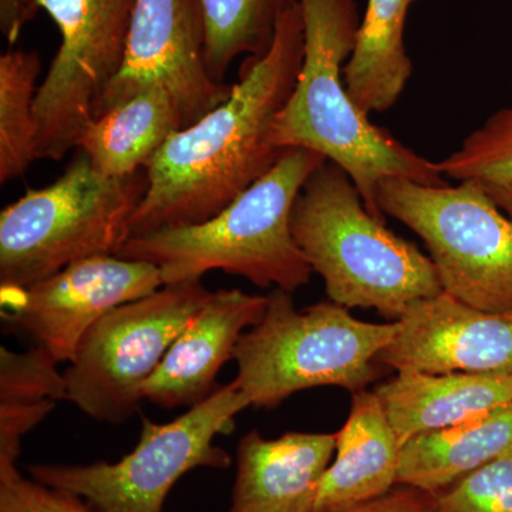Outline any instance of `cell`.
<instances>
[{
	"label": "cell",
	"instance_id": "cell-15",
	"mask_svg": "<svg viewBox=\"0 0 512 512\" xmlns=\"http://www.w3.org/2000/svg\"><path fill=\"white\" fill-rule=\"evenodd\" d=\"M336 433L289 431L242 436L228 512H313L320 481L335 456Z\"/></svg>",
	"mask_w": 512,
	"mask_h": 512
},
{
	"label": "cell",
	"instance_id": "cell-3",
	"mask_svg": "<svg viewBox=\"0 0 512 512\" xmlns=\"http://www.w3.org/2000/svg\"><path fill=\"white\" fill-rule=\"evenodd\" d=\"M325 161L308 148H286L264 177L211 220L128 238L116 255L156 265L164 285L222 271L259 288L298 291L313 271L293 239L291 212L306 180Z\"/></svg>",
	"mask_w": 512,
	"mask_h": 512
},
{
	"label": "cell",
	"instance_id": "cell-21",
	"mask_svg": "<svg viewBox=\"0 0 512 512\" xmlns=\"http://www.w3.org/2000/svg\"><path fill=\"white\" fill-rule=\"evenodd\" d=\"M298 0H202L211 76L225 83L239 56L262 57L274 43L282 16Z\"/></svg>",
	"mask_w": 512,
	"mask_h": 512
},
{
	"label": "cell",
	"instance_id": "cell-26",
	"mask_svg": "<svg viewBox=\"0 0 512 512\" xmlns=\"http://www.w3.org/2000/svg\"><path fill=\"white\" fill-rule=\"evenodd\" d=\"M55 404L47 400L28 406H0V466H16L23 437L55 409Z\"/></svg>",
	"mask_w": 512,
	"mask_h": 512
},
{
	"label": "cell",
	"instance_id": "cell-8",
	"mask_svg": "<svg viewBox=\"0 0 512 512\" xmlns=\"http://www.w3.org/2000/svg\"><path fill=\"white\" fill-rule=\"evenodd\" d=\"M377 204L423 239L444 292L483 311H512V221L483 184L389 178Z\"/></svg>",
	"mask_w": 512,
	"mask_h": 512
},
{
	"label": "cell",
	"instance_id": "cell-27",
	"mask_svg": "<svg viewBox=\"0 0 512 512\" xmlns=\"http://www.w3.org/2000/svg\"><path fill=\"white\" fill-rule=\"evenodd\" d=\"M436 494L409 485H396L389 493L366 503L328 512H434Z\"/></svg>",
	"mask_w": 512,
	"mask_h": 512
},
{
	"label": "cell",
	"instance_id": "cell-4",
	"mask_svg": "<svg viewBox=\"0 0 512 512\" xmlns=\"http://www.w3.org/2000/svg\"><path fill=\"white\" fill-rule=\"evenodd\" d=\"M291 231L330 301L399 320L420 299L443 292L433 261L367 210L349 174L326 160L306 180Z\"/></svg>",
	"mask_w": 512,
	"mask_h": 512
},
{
	"label": "cell",
	"instance_id": "cell-20",
	"mask_svg": "<svg viewBox=\"0 0 512 512\" xmlns=\"http://www.w3.org/2000/svg\"><path fill=\"white\" fill-rule=\"evenodd\" d=\"M416 2L367 0L355 50L343 70L349 96L366 116L392 109L412 77L404 29L410 6Z\"/></svg>",
	"mask_w": 512,
	"mask_h": 512
},
{
	"label": "cell",
	"instance_id": "cell-28",
	"mask_svg": "<svg viewBox=\"0 0 512 512\" xmlns=\"http://www.w3.org/2000/svg\"><path fill=\"white\" fill-rule=\"evenodd\" d=\"M22 490L37 512H92L76 495L22 477Z\"/></svg>",
	"mask_w": 512,
	"mask_h": 512
},
{
	"label": "cell",
	"instance_id": "cell-16",
	"mask_svg": "<svg viewBox=\"0 0 512 512\" xmlns=\"http://www.w3.org/2000/svg\"><path fill=\"white\" fill-rule=\"evenodd\" d=\"M396 373L373 392L402 446L512 404V373Z\"/></svg>",
	"mask_w": 512,
	"mask_h": 512
},
{
	"label": "cell",
	"instance_id": "cell-12",
	"mask_svg": "<svg viewBox=\"0 0 512 512\" xmlns=\"http://www.w3.org/2000/svg\"><path fill=\"white\" fill-rule=\"evenodd\" d=\"M160 269L117 255L82 259L26 288H0V315L57 362H72L107 313L163 288Z\"/></svg>",
	"mask_w": 512,
	"mask_h": 512
},
{
	"label": "cell",
	"instance_id": "cell-24",
	"mask_svg": "<svg viewBox=\"0 0 512 512\" xmlns=\"http://www.w3.org/2000/svg\"><path fill=\"white\" fill-rule=\"evenodd\" d=\"M59 362L46 350L0 349V406L67 400V384Z\"/></svg>",
	"mask_w": 512,
	"mask_h": 512
},
{
	"label": "cell",
	"instance_id": "cell-11",
	"mask_svg": "<svg viewBox=\"0 0 512 512\" xmlns=\"http://www.w3.org/2000/svg\"><path fill=\"white\" fill-rule=\"evenodd\" d=\"M154 86L170 93L184 128L231 94L232 86L217 82L208 69L202 0H137L123 66L96 117Z\"/></svg>",
	"mask_w": 512,
	"mask_h": 512
},
{
	"label": "cell",
	"instance_id": "cell-29",
	"mask_svg": "<svg viewBox=\"0 0 512 512\" xmlns=\"http://www.w3.org/2000/svg\"><path fill=\"white\" fill-rule=\"evenodd\" d=\"M37 0H0V30L9 45L18 42L23 28L39 12Z\"/></svg>",
	"mask_w": 512,
	"mask_h": 512
},
{
	"label": "cell",
	"instance_id": "cell-10",
	"mask_svg": "<svg viewBox=\"0 0 512 512\" xmlns=\"http://www.w3.org/2000/svg\"><path fill=\"white\" fill-rule=\"evenodd\" d=\"M60 42L36 97L37 158L60 161L79 146L120 72L137 0H37Z\"/></svg>",
	"mask_w": 512,
	"mask_h": 512
},
{
	"label": "cell",
	"instance_id": "cell-17",
	"mask_svg": "<svg viewBox=\"0 0 512 512\" xmlns=\"http://www.w3.org/2000/svg\"><path fill=\"white\" fill-rule=\"evenodd\" d=\"M402 443L375 392L352 393L348 420L336 433L335 456L320 481L313 512L366 503L397 485Z\"/></svg>",
	"mask_w": 512,
	"mask_h": 512
},
{
	"label": "cell",
	"instance_id": "cell-31",
	"mask_svg": "<svg viewBox=\"0 0 512 512\" xmlns=\"http://www.w3.org/2000/svg\"><path fill=\"white\" fill-rule=\"evenodd\" d=\"M485 190L491 195L495 204L505 212L512 221V185H485Z\"/></svg>",
	"mask_w": 512,
	"mask_h": 512
},
{
	"label": "cell",
	"instance_id": "cell-6",
	"mask_svg": "<svg viewBox=\"0 0 512 512\" xmlns=\"http://www.w3.org/2000/svg\"><path fill=\"white\" fill-rule=\"evenodd\" d=\"M147 190L146 168L109 177L77 157L55 183L0 214V288H26L82 259L116 255Z\"/></svg>",
	"mask_w": 512,
	"mask_h": 512
},
{
	"label": "cell",
	"instance_id": "cell-9",
	"mask_svg": "<svg viewBox=\"0 0 512 512\" xmlns=\"http://www.w3.org/2000/svg\"><path fill=\"white\" fill-rule=\"evenodd\" d=\"M210 295L201 281L178 282L107 313L64 370L67 400L100 423L131 419L144 383Z\"/></svg>",
	"mask_w": 512,
	"mask_h": 512
},
{
	"label": "cell",
	"instance_id": "cell-23",
	"mask_svg": "<svg viewBox=\"0 0 512 512\" xmlns=\"http://www.w3.org/2000/svg\"><path fill=\"white\" fill-rule=\"evenodd\" d=\"M437 165L444 177L458 183L512 185V107L491 114Z\"/></svg>",
	"mask_w": 512,
	"mask_h": 512
},
{
	"label": "cell",
	"instance_id": "cell-22",
	"mask_svg": "<svg viewBox=\"0 0 512 512\" xmlns=\"http://www.w3.org/2000/svg\"><path fill=\"white\" fill-rule=\"evenodd\" d=\"M40 57L8 50L0 56V183L22 177L37 160L36 86Z\"/></svg>",
	"mask_w": 512,
	"mask_h": 512
},
{
	"label": "cell",
	"instance_id": "cell-19",
	"mask_svg": "<svg viewBox=\"0 0 512 512\" xmlns=\"http://www.w3.org/2000/svg\"><path fill=\"white\" fill-rule=\"evenodd\" d=\"M183 128L170 93L154 86L96 117L77 147L101 174L126 177L144 170Z\"/></svg>",
	"mask_w": 512,
	"mask_h": 512
},
{
	"label": "cell",
	"instance_id": "cell-2",
	"mask_svg": "<svg viewBox=\"0 0 512 512\" xmlns=\"http://www.w3.org/2000/svg\"><path fill=\"white\" fill-rule=\"evenodd\" d=\"M305 28L301 72L271 131L275 148H308L342 167L377 220L379 185L389 178L446 185L439 165L373 126L349 96L343 63L360 26L355 0H298Z\"/></svg>",
	"mask_w": 512,
	"mask_h": 512
},
{
	"label": "cell",
	"instance_id": "cell-14",
	"mask_svg": "<svg viewBox=\"0 0 512 512\" xmlns=\"http://www.w3.org/2000/svg\"><path fill=\"white\" fill-rule=\"evenodd\" d=\"M268 295L239 289L211 292L144 383L143 400L171 410L197 406L220 389L218 373L234 359L239 339L262 319Z\"/></svg>",
	"mask_w": 512,
	"mask_h": 512
},
{
	"label": "cell",
	"instance_id": "cell-30",
	"mask_svg": "<svg viewBox=\"0 0 512 512\" xmlns=\"http://www.w3.org/2000/svg\"><path fill=\"white\" fill-rule=\"evenodd\" d=\"M0 512H37L23 493L16 466H0Z\"/></svg>",
	"mask_w": 512,
	"mask_h": 512
},
{
	"label": "cell",
	"instance_id": "cell-1",
	"mask_svg": "<svg viewBox=\"0 0 512 512\" xmlns=\"http://www.w3.org/2000/svg\"><path fill=\"white\" fill-rule=\"evenodd\" d=\"M303 49L296 2L279 20L268 52L245 59L228 99L177 131L151 158L130 238L211 220L274 167L282 151L272 144V126L295 89Z\"/></svg>",
	"mask_w": 512,
	"mask_h": 512
},
{
	"label": "cell",
	"instance_id": "cell-18",
	"mask_svg": "<svg viewBox=\"0 0 512 512\" xmlns=\"http://www.w3.org/2000/svg\"><path fill=\"white\" fill-rule=\"evenodd\" d=\"M512 448V404L406 441L397 485L439 494Z\"/></svg>",
	"mask_w": 512,
	"mask_h": 512
},
{
	"label": "cell",
	"instance_id": "cell-13",
	"mask_svg": "<svg viewBox=\"0 0 512 512\" xmlns=\"http://www.w3.org/2000/svg\"><path fill=\"white\" fill-rule=\"evenodd\" d=\"M376 357L396 372L512 373V311L474 308L447 292L409 306Z\"/></svg>",
	"mask_w": 512,
	"mask_h": 512
},
{
	"label": "cell",
	"instance_id": "cell-25",
	"mask_svg": "<svg viewBox=\"0 0 512 512\" xmlns=\"http://www.w3.org/2000/svg\"><path fill=\"white\" fill-rule=\"evenodd\" d=\"M434 512H512V448L436 494Z\"/></svg>",
	"mask_w": 512,
	"mask_h": 512
},
{
	"label": "cell",
	"instance_id": "cell-5",
	"mask_svg": "<svg viewBox=\"0 0 512 512\" xmlns=\"http://www.w3.org/2000/svg\"><path fill=\"white\" fill-rule=\"evenodd\" d=\"M397 332V320L363 322L332 301L299 311L291 292L275 288L264 316L235 348L234 382L249 406L269 410L316 387L362 392L379 377L376 357Z\"/></svg>",
	"mask_w": 512,
	"mask_h": 512
},
{
	"label": "cell",
	"instance_id": "cell-7",
	"mask_svg": "<svg viewBox=\"0 0 512 512\" xmlns=\"http://www.w3.org/2000/svg\"><path fill=\"white\" fill-rule=\"evenodd\" d=\"M249 403L231 382L170 423L144 417L136 448L117 463L33 464L30 480L79 497L92 512H164L165 498L195 468H228L215 439L235 429Z\"/></svg>",
	"mask_w": 512,
	"mask_h": 512
}]
</instances>
